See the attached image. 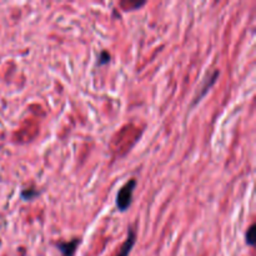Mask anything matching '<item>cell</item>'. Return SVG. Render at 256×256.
Here are the masks:
<instances>
[{"instance_id":"cell-1","label":"cell","mask_w":256,"mask_h":256,"mask_svg":"<svg viewBox=\"0 0 256 256\" xmlns=\"http://www.w3.org/2000/svg\"><path fill=\"white\" fill-rule=\"evenodd\" d=\"M138 185L136 179H130L129 182H125L119 189L116 194V208L120 212H124L129 210V208L132 204V198H134V190Z\"/></svg>"},{"instance_id":"cell-2","label":"cell","mask_w":256,"mask_h":256,"mask_svg":"<svg viewBox=\"0 0 256 256\" xmlns=\"http://www.w3.org/2000/svg\"><path fill=\"white\" fill-rule=\"evenodd\" d=\"M219 76H220V70L219 69H215L214 72H212V74H209V76H208L206 79L202 82V86H200V89L198 90V94L195 95L194 100H192V106H195V105L199 104L200 100H202V98H204L205 95L209 92V90L212 89V86H214L215 82H216L218 79H219Z\"/></svg>"},{"instance_id":"cell-4","label":"cell","mask_w":256,"mask_h":256,"mask_svg":"<svg viewBox=\"0 0 256 256\" xmlns=\"http://www.w3.org/2000/svg\"><path fill=\"white\" fill-rule=\"evenodd\" d=\"M136 230L134 228H129L128 230V236L125 239V242H122V248H120L119 252H118L115 256H129L130 252H132V248H134L135 242H136Z\"/></svg>"},{"instance_id":"cell-6","label":"cell","mask_w":256,"mask_h":256,"mask_svg":"<svg viewBox=\"0 0 256 256\" xmlns=\"http://www.w3.org/2000/svg\"><path fill=\"white\" fill-rule=\"evenodd\" d=\"M110 60H112V55H110V52L105 49L102 50V52L98 54L96 66L100 68V66H104V65H108L110 62Z\"/></svg>"},{"instance_id":"cell-3","label":"cell","mask_w":256,"mask_h":256,"mask_svg":"<svg viewBox=\"0 0 256 256\" xmlns=\"http://www.w3.org/2000/svg\"><path fill=\"white\" fill-rule=\"evenodd\" d=\"M82 240L72 239L70 242H55V248L60 252L62 256H75Z\"/></svg>"},{"instance_id":"cell-5","label":"cell","mask_w":256,"mask_h":256,"mask_svg":"<svg viewBox=\"0 0 256 256\" xmlns=\"http://www.w3.org/2000/svg\"><path fill=\"white\" fill-rule=\"evenodd\" d=\"M39 195L40 192H38L36 189H34V188H26V189L22 190L20 196H22V199L24 200V202H32V200L36 199Z\"/></svg>"},{"instance_id":"cell-7","label":"cell","mask_w":256,"mask_h":256,"mask_svg":"<svg viewBox=\"0 0 256 256\" xmlns=\"http://www.w3.org/2000/svg\"><path fill=\"white\" fill-rule=\"evenodd\" d=\"M254 234H255V224H252L249 229L246 230V234H245V242H246L249 246H254Z\"/></svg>"}]
</instances>
